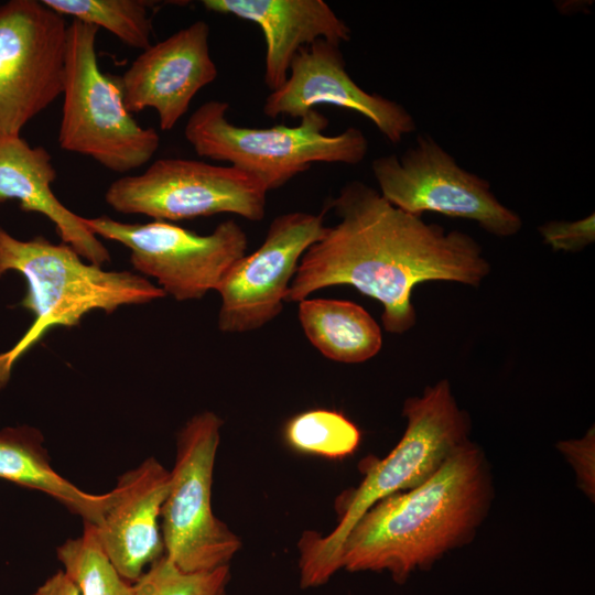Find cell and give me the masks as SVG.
I'll return each mask as SVG.
<instances>
[{"label":"cell","mask_w":595,"mask_h":595,"mask_svg":"<svg viewBox=\"0 0 595 595\" xmlns=\"http://www.w3.org/2000/svg\"><path fill=\"white\" fill-rule=\"evenodd\" d=\"M55 178L56 170L45 148L31 147L21 136L0 138V206L17 201L21 210L45 216L63 244L86 261L102 267L111 259L108 249L87 227L84 217L55 196Z\"/></svg>","instance_id":"cell-17"},{"label":"cell","mask_w":595,"mask_h":595,"mask_svg":"<svg viewBox=\"0 0 595 595\" xmlns=\"http://www.w3.org/2000/svg\"><path fill=\"white\" fill-rule=\"evenodd\" d=\"M84 221L97 237L128 248L132 267L154 278L177 301L216 291L248 247L246 232L234 219L218 224L208 235L164 220L131 224L102 215Z\"/></svg>","instance_id":"cell-9"},{"label":"cell","mask_w":595,"mask_h":595,"mask_svg":"<svg viewBox=\"0 0 595 595\" xmlns=\"http://www.w3.org/2000/svg\"><path fill=\"white\" fill-rule=\"evenodd\" d=\"M0 478L40 490L98 527L113 499V491L89 494L79 489L50 463L43 436L34 428L22 425L0 431Z\"/></svg>","instance_id":"cell-18"},{"label":"cell","mask_w":595,"mask_h":595,"mask_svg":"<svg viewBox=\"0 0 595 595\" xmlns=\"http://www.w3.org/2000/svg\"><path fill=\"white\" fill-rule=\"evenodd\" d=\"M326 228L322 214L293 212L277 216L261 246L241 257L216 290L221 298L219 331L247 333L274 320L283 309L302 256Z\"/></svg>","instance_id":"cell-12"},{"label":"cell","mask_w":595,"mask_h":595,"mask_svg":"<svg viewBox=\"0 0 595 595\" xmlns=\"http://www.w3.org/2000/svg\"><path fill=\"white\" fill-rule=\"evenodd\" d=\"M371 169L380 195L411 215L435 212L469 219L501 238L522 228L521 217L498 201L489 182L461 167L432 137L418 136L400 158H377Z\"/></svg>","instance_id":"cell-10"},{"label":"cell","mask_w":595,"mask_h":595,"mask_svg":"<svg viewBox=\"0 0 595 595\" xmlns=\"http://www.w3.org/2000/svg\"><path fill=\"white\" fill-rule=\"evenodd\" d=\"M268 190L253 175L231 165L186 159H160L143 173L113 181L106 203L122 214L175 221L228 213L249 220L266 215Z\"/></svg>","instance_id":"cell-8"},{"label":"cell","mask_w":595,"mask_h":595,"mask_svg":"<svg viewBox=\"0 0 595 595\" xmlns=\"http://www.w3.org/2000/svg\"><path fill=\"white\" fill-rule=\"evenodd\" d=\"M402 415L407 426L398 444L385 458H366L360 465V484L337 499L339 517L334 530L325 536L306 531L300 539L303 588L321 586L340 570L342 544L369 508L390 495L418 487L470 442L468 413L458 407L447 379L425 387L421 396L408 398Z\"/></svg>","instance_id":"cell-3"},{"label":"cell","mask_w":595,"mask_h":595,"mask_svg":"<svg viewBox=\"0 0 595 595\" xmlns=\"http://www.w3.org/2000/svg\"><path fill=\"white\" fill-rule=\"evenodd\" d=\"M223 420L212 411L181 429L170 487L161 509L164 555L184 572L229 565L241 541L212 507L213 473Z\"/></svg>","instance_id":"cell-7"},{"label":"cell","mask_w":595,"mask_h":595,"mask_svg":"<svg viewBox=\"0 0 595 595\" xmlns=\"http://www.w3.org/2000/svg\"><path fill=\"white\" fill-rule=\"evenodd\" d=\"M284 437L295 451L342 458L357 450L361 435L359 429L343 413L314 409L290 419L284 429Z\"/></svg>","instance_id":"cell-22"},{"label":"cell","mask_w":595,"mask_h":595,"mask_svg":"<svg viewBox=\"0 0 595 595\" xmlns=\"http://www.w3.org/2000/svg\"><path fill=\"white\" fill-rule=\"evenodd\" d=\"M68 24L37 0L0 6V138L25 125L62 95Z\"/></svg>","instance_id":"cell-11"},{"label":"cell","mask_w":595,"mask_h":595,"mask_svg":"<svg viewBox=\"0 0 595 595\" xmlns=\"http://www.w3.org/2000/svg\"><path fill=\"white\" fill-rule=\"evenodd\" d=\"M318 105L356 111L370 120L392 143L416 129L415 120L400 104L360 88L346 72L339 44L326 40L300 48L284 84L271 91L262 107L270 118H302Z\"/></svg>","instance_id":"cell-13"},{"label":"cell","mask_w":595,"mask_h":595,"mask_svg":"<svg viewBox=\"0 0 595 595\" xmlns=\"http://www.w3.org/2000/svg\"><path fill=\"white\" fill-rule=\"evenodd\" d=\"M208 11L256 23L266 40L264 76L271 90L288 78L300 48L317 40L348 42L349 26L323 0H203Z\"/></svg>","instance_id":"cell-16"},{"label":"cell","mask_w":595,"mask_h":595,"mask_svg":"<svg viewBox=\"0 0 595 595\" xmlns=\"http://www.w3.org/2000/svg\"><path fill=\"white\" fill-rule=\"evenodd\" d=\"M64 572L80 595H136L134 583L125 580L105 553L96 526L85 522L84 532L56 550Z\"/></svg>","instance_id":"cell-21"},{"label":"cell","mask_w":595,"mask_h":595,"mask_svg":"<svg viewBox=\"0 0 595 595\" xmlns=\"http://www.w3.org/2000/svg\"><path fill=\"white\" fill-rule=\"evenodd\" d=\"M229 104L208 100L190 117L184 136L199 156L227 162L277 190L314 163H360L368 151L361 130L349 127L336 136L324 133L328 119L310 110L294 127H241L227 118Z\"/></svg>","instance_id":"cell-5"},{"label":"cell","mask_w":595,"mask_h":595,"mask_svg":"<svg viewBox=\"0 0 595 595\" xmlns=\"http://www.w3.org/2000/svg\"><path fill=\"white\" fill-rule=\"evenodd\" d=\"M493 493L485 454L470 441L418 487L369 508L342 544L340 569L388 572L404 583L475 537Z\"/></svg>","instance_id":"cell-2"},{"label":"cell","mask_w":595,"mask_h":595,"mask_svg":"<svg viewBox=\"0 0 595 595\" xmlns=\"http://www.w3.org/2000/svg\"><path fill=\"white\" fill-rule=\"evenodd\" d=\"M594 428L577 440L562 441L559 451L567 458L577 475L581 489L594 500Z\"/></svg>","instance_id":"cell-25"},{"label":"cell","mask_w":595,"mask_h":595,"mask_svg":"<svg viewBox=\"0 0 595 595\" xmlns=\"http://www.w3.org/2000/svg\"><path fill=\"white\" fill-rule=\"evenodd\" d=\"M9 271L26 281L19 305L33 314V323L8 350L0 353V391L19 359L53 327H73L91 311L111 314L123 305L145 304L166 296L144 277L131 271H107L83 261L66 244L42 236L20 240L0 226V279Z\"/></svg>","instance_id":"cell-4"},{"label":"cell","mask_w":595,"mask_h":595,"mask_svg":"<svg viewBox=\"0 0 595 595\" xmlns=\"http://www.w3.org/2000/svg\"><path fill=\"white\" fill-rule=\"evenodd\" d=\"M170 478V472L154 457L122 474L104 520L96 527L110 562L131 583L164 554L159 519Z\"/></svg>","instance_id":"cell-15"},{"label":"cell","mask_w":595,"mask_h":595,"mask_svg":"<svg viewBox=\"0 0 595 595\" xmlns=\"http://www.w3.org/2000/svg\"><path fill=\"white\" fill-rule=\"evenodd\" d=\"M61 15L102 28L122 43L145 50L151 45L153 31L149 9L144 0H42Z\"/></svg>","instance_id":"cell-20"},{"label":"cell","mask_w":595,"mask_h":595,"mask_svg":"<svg viewBox=\"0 0 595 595\" xmlns=\"http://www.w3.org/2000/svg\"><path fill=\"white\" fill-rule=\"evenodd\" d=\"M229 565L184 572L164 554L134 582L136 595H228Z\"/></svg>","instance_id":"cell-23"},{"label":"cell","mask_w":595,"mask_h":595,"mask_svg":"<svg viewBox=\"0 0 595 595\" xmlns=\"http://www.w3.org/2000/svg\"><path fill=\"white\" fill-rule=\"evenodd\" d=\"M209 32V25L198 20L139 54L118 77L127 110L154 109L161 130H172L195 95L218 75Z\"/></svg>","instance_id":"cell-14"},{"label":"cell","mask_w":595,"mask_h":595,"mask_svg":"<svg viewBox=\"0 0 595 595\" xmlns=\"http://www.w3.org/2000/svg\"><path fill=\"white\" fill-rule=\"evenodd\" d=\"M331 207L339 220L302 256L285 302L351 285L381 303L387 332L403 334L416 323L411 302L416 284L450 281L478 288L491 271L472 236L428 224L360 181L345 184Z\"/></svg>","instance_id":"cell-1"},{"label":"cell","mask_w":595,"mask_h":595,"mask_svg":"<svg viewBox=\"0 0 595 595\" xmlns=\"http://www.w3.org/2000/svg\"><path fill=\"white\" fill-rule=\"evenodd\" d=\"M298 317L310 343L326 358L359 364L382 346L378 323L359 304L345 300L304 299Z\"/></svg>","instance_id":"cell-19"},{"label":"cell","mask_w":595,"mask_h":595,"mask_svg":"<svg viewBox=\"0 0 595 595\" xmlns=\"http://www.w3.org/2000/svg\"><path fill=\"white\" fill-rule=\"evenodd\" d=\"M538 230L552 250L580 252L595 241L594 214L574 221H547L539 226Z\"/></svg>","instance_id":"cell-24"},{"label":"cell","mask_w":595,"mask_h":595,"mask_svg":"<svg viewBox=\"0 0 595 595\" xmlns=\"http://www.w3.org/2000/svg\"><path fill=\"white\" fill-rule=\"evenodd\" d=\"M99 29L77 20L68 24L58 144L89 156L115 173L148 163L160 144L153 128L141 127L127 110L118 77L101 72Z\"/></svg>","instance_id":"cell-6"},{"label":"cell","mask_w":595,"mask_h":595,"mask_svg":"<svg viewBox=\"0 0 595 595\" xmlns=\"http://www.w3.org/2000/svg\"><path fill=\"white\" fill-rule=\"evenodd\" d=\"M33 595H80L71 577L60 570L51 575Z\"/></svg>","instance_id":"cell-26"}]
</instances>
